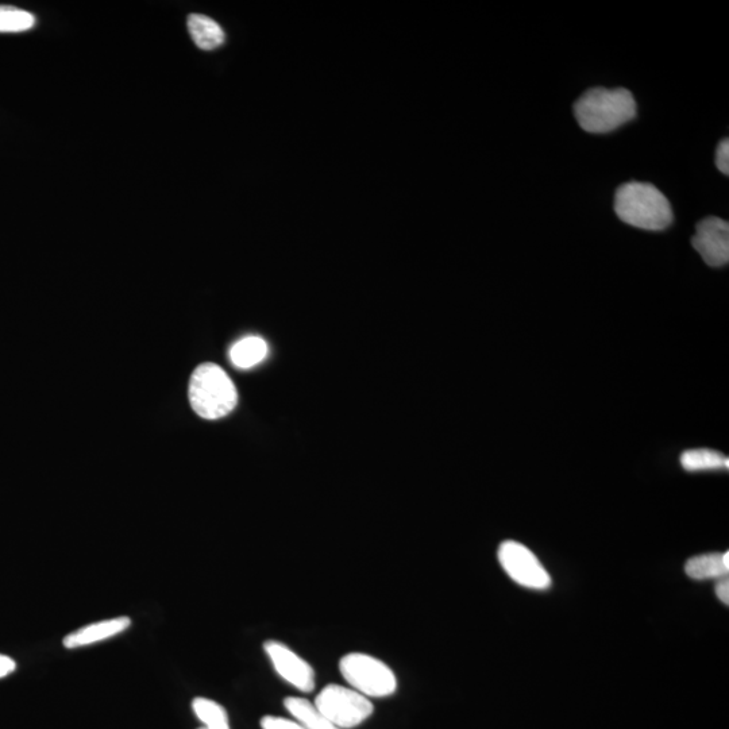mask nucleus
Here are the masks:
<instances>
[{
    "label": "nucleus",
    "mask_w": 729,
    "mask_h": 729,
    "mask_svg": "<svg viewBox=\"0 0 729 729\" xmlns=\"http://www.w3.org/2000/svg\"><path fill=\"white\" fill-rule=\"evenodd\" d=\"M574 115L582 130L605 134L635 119L638 107L626 88H592L574 104Z\"/></svg>",
    "instance_id": "1"
},
{
    "label": "nucleus",
    "mask_w": 729,
    "mask_h": 729,
    "mask_svg": "<svg viewBox=\"0 0 729 729\" xmlns=\"http://www.w3.org/2000/svg\"><path fill=\"white\" fill-rule=\"evenodd\" d=\"M615 211L621 221L638 229L662 231L673 223L669 200L653 184L621 185L615 194Z\"/></svg>",
    "instance_id": "2"
},
{
    "label": "nucleus",
    "mask_w": 729,
    "mask_h": 729,
    "mask_svg": "<svg viewBox=\"0 0 729 729\" xmlns=\"http://www.w3.org/2000/svg\"><path fill=\"white\" fill-rule=\"evenodd\" d=\"M188 396L192 410L207 420L225 418L238 403L233 380L221 366L211 362L194 370L189 380Z\"/></svg>",
    "instance_id": "3"
},
{
    "label": "nucleus",
    "mask_w": 729,
    "mask_h": 729,
    "mask_svg": "<svg viewBox=\"0 0 729 729\" xmlns=\"http://www.w3.org/2000/svg\"><path fill=\"white\" fill-rule=\"evenodd\" d=\"M339 671L351 689L370 698L393 696L399 688L395 671L384 661L365 653H349L339 661Z\"/></svg>",
    "instance_id": "4"
},
{
    "label": "nucleus",
    "mask_w": 729,
    "mask_h": 729,
    "mask_svg": "<svg viewBox=\"0 0 729 729\" xmlns=\"http://www.w3.org/2000/svg\"><path fill=\"white\" fill-rule=\"evenodd\" d=\"M314 705L339 729L360 727L374 712L373 702L368 697L337 684L324 686Z\"/></svg>",
    "instance_id": "5"
},
{
    "label": "nucleus",
    "mask_w": 729,
    "mask_h": 729,
    "mask_svg": "<svg viewBox=\"0 0 729 729\" xmlns=\"http://www.w3.org/2000/svg\"><path fill=\"white\" fill-rule=\"evenodd\" d=\"M497 557L504 572L516 584L527 589L547 590L551 586V577L545 566L528 547L515 540L501 543Z\"/></svg>",
    "instance_id": "6"
},
{
    "label": "nucleus",
    "mask_w": 729,
    "mask_h": 729,
    "mask_svg": "<svg viewBox=\"0 0 729 729\" xmlns=\"http://www.w3.org/2000/svg\"><path fill=\"white\" fill-rule=\"evenodd\" d=\"M265 654L268 655L273 669L287 684L303 693L315 690L316 674L314 667L306 659L296 654L287 644L280 640H266Z\"/></svg>",
    "instance_id": "7"
},
{
    "label": "nucleus",
    "mask_w": 729,
    "mask_h": 729,
    "mask_svg": "<svg viewBox=\"0 0 729 729\" xmlns=\"http://www.w3.org/2000/svg\"><path fill=\"white\" fill-rule=\"evenodd\" d=\"M693 248L702 260L713 268H720L729 261V225L724 219L709 216L698 223L692 238Z\"/></svg>",
    "instance_id": "8"
},
{
    "label": "nucleus",
    "mask_w": 729,
    "mask_h": 729,
    "mask_svg": "<svg viewBox=\"0 0 729 729\" xmlns=\"http://www.w3.org/2000/svg\"><path fill=\"white\" fill-rule=\"evenodd\" d=\"M130 626L131 620L127 616L96 621V623L88 624V626L81 627L79 630L65 636L63 644L68 650L91 646V644L103 642V640L111 639L114 636L122 634Z\"/></svg>",
    "instance_id": "9"
},
{
    "label": "nucleus",
    "mask_w": 729,
    "mask_h": 729,
    "mask_svg": "<svg viewBox=\"0 0 729 729\" xmlns=\"http://www.w3.org/2000/svg\"><path fill=\"white\" fill-rule=\"evenodd\" d=\"M685 572L692 580L696 581L727 578L729 573V551L690 558L686 562Z\"/></svg>",
    "instance_id": "10"
},
{
    "label": "nucleus",
    "mask_w": 729,
    "mask_h": 729,
    "mask_svg": "<svg viewBox=\"0 0 729 729\" xmlns=\"http://www.w3.org/2000/svg\"><path fill=\"white\" fill-rule=\"evenodd\" d=\"M188 30L192 40L200 49L214 50L225 44L226 36L221 25L206 15H189Z\"/></svg>",
    "instance_id": "11"
},
{
    "label": "nucleus",
    "mask_w": 729,
    "mask_h": 729,
    "mask_svg": "<svg viewBox=\"0 0 729 729\" xmlns=\"http://www.w3.org/2000/svg\"><path fill=\"white\" fill-rule=\"evenodd\" d=\"M284 707L293 719L299 721L306 729H339L323 713L318 711L314 702L302 697H287Z\"/></svg>",
    "instance_id": "12"
},
{
    "label": "nucleus",
    "mask_w": 729,
    "mask_h": 729,
    "mask_svg": "<svg viewBox=\"0 0 729 729\" xmlns=\"http://www.w3.org/2000/svg\"><path fill=\"white\" fill-rule=\"evenodd\" d=\"M268 356V345L260 337H246L230 349V360L239 369H250Z\"/></svg>",
    "instance_id": "13"
},
{
    "label": "nucleus",
    "mask_w": 729,
    "mask_h": 729,
    "mask_svg": "<svg viewBox=\"0 0 729 729\" xmlns=\"http://www.w3.org/2000/svg\"><path fill=\"white\" fill-rule=\"evenodd\" d=\"M681 465L686 472H707V470L728 469L729 459L715 450H688L681 455Z\"/></svg>",
    "instance_id": "14"
},
{
    "label": "nucleus",
    "mask_w": 729,
    "mask_h": 729,
    "mask_svg": "<svg viewBox=\"0 0 729 729\" xmlns=\"http://www.w3.org/2000/svg\"><path fill=\"white\" fill-rule=\"evenodd\" d=\"M195 716L206 729H230V719L225 707L210 698L196 697L192 701Z\"/></svg>",
    "instance_id": "15"
},
{
    "label": "nucleus",
    "mask_w": 729,
    "mask_h": 729,
    "mask_svg": "<svg viewBox=\"0 0 729 729\" xmlns=\"http://www.w3.org/2000/svg\"><path fill=\"white\" fill-rule=\"evenodd\" d=\"M36 25V18L13 6H0V33H22Z\"/></svg>",
    "instance_id": "16"
},
{
    "label": "nucleus",
    "mask_w": 729,
    "mask_h": 729,
    "mask_svg": "<svg viewBox=\"0 0 729 729\" xmlns=\"http://www.w3.org/2000/svg\"><path fill=\"white\" fill-rule=\"evenodd\" d=\"M262 729H306L299 721L281 716H264L260 721Z\"/></svg>",
    "instance_id": "17"
},
{
    "label": "nucleus",
    "mask_w": 729,
    "mask_h": 729,
    "mask_svg": "<svg viewBox=\"0 0 729 729\" xmlns=\"http://www.w3.org/2000/svg\"><path fill=\"white\" fill-rule=\"evenodd\" d=\"M716 165L721 173L729 175V141L728 138L720 142L716 152Z\"/></svg>",
    "instance_id": "18"
},
{
    "label": "nucleus",
    "mask_w": 729,
    "mask_h": 729,
    "mask_svg": "<svg viewBox=\"0 0 729 729\" xmlns=\"http://www.w3.org/2000/svg\"><path fill=\"white\" fill-rule=\"evenodd\" d=\"M15 669H17V663H15L14 659L0 654V678H5L7 675L13 674Z\"/></svg>",
    "instance_id": "19"
},
{
    "label": "nucleus",
    "mask_w": 729,
    "mask_h": 729,
    "mask_svg": "<svg viewBox=\"0 0 729 729\" xmlns=\"http://www.w3.org/2000/svg\"><path fill=\"white\" fill-rule=\"evenodd\" d=\"M716 596L724 605L729 604V581L728 578H721L716 584Z\"/></svg>",
    "instance_id": "20"
},
{
    "label": "nucleus",
    "mask_w": 729,
    "mask_h": 729,
    "mask_svg": "<svg viewBox=\"0 0 729 729\" xmlns=\"http://www.w3.org/2000/svg\"><path fill=\"white\" fill-rule=\"evenodd\" d=\"M199 729H206V728H203V727H202V728H199Z\"/></svg>",
    "instance_id": "21"
}]
</instances>
